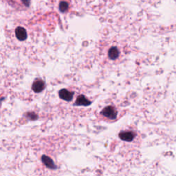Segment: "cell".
Here are the masks:
<instances>
[{"label":"cell","instance_id":"1","mask_svg":"<svg viewBox=\"0 0 176 176\" xmlns=\"http://www.w3.org/2000/svg\"><path fill=\"white\" fill-rule=\"evenodd\" d=\"M101 114L105 116V117L108 118L112 120H114L117 116V112L116 111V109L112 106H108L105 108L103 109L101 112Z\"/></svg>","mask_w":176,"mask_h":176},{"label":"cell","instance_id":"2","mask_svg":"<svg viewBox=\"0 0 176 176\" xmlns=\"http://www.w3.org/2000/svg\"><path fill=\"white\" fill-rule=\"evenodd\" d=\"M73 92H69L68 90L65 89H63L59 92V96H60V98L65 100V101H70V100H72V98H73Z\"/></svg>","mask_w":176,"mask_h":176},{"label":"cell","instance_id":"3","mask_svg":"<svg viewBox=\"0 0 176 176\" xmlns=\"http://www.w3.org/2000/svg\"><path fill=\"white\" fill-rule=\"evenodd\" d=\"M135 134L132 131H122L119 134V137L121 140L127 142H131L133 140Z\"/></svg>","mask_w":176,"mask_h":176},{"label":"cell","instance_id":"4","mask_svg":"<svg viewBox=\"0 0 176 176\" xmlns=\"http://www.w3.org/2000/svg\"><path fill=\"white\" fill-rule=\"evenodd\" d=\"M91 101H90L86 96H84L83 95H80L77 97V99L76 100V102H75V105L78 106H88L91 105Z\"/></svg>","mask_w":176,"mask_h":176},{"label":"cell","instance_id":"5","mask_svg":"<svg viewBox=\"0 0 176 176\" xmlns=\"http://www.w3.org/2000/svg\"><path fill=\"white\" fill-rule=\"evenodd\" d=\"M45 87V83L42 80H37L33 85V90L34 92L39 93L43 90Z\"/></svg>","mask_w":176,"mask_h":176},{"label":"cell","instance_id":"6","mask_svg":"<svg viewBox=\"0 0 176 176\" xmlns=\"http://www.w3.org/2000/svg\"><path fill=\"white\" fill-rule=\"evenodd\" d=\"M15 34H16L17 38L20 41H24L27 38L26 30L22 27L17 28L16 30H15Z\"/></svg>","mask_w":176,"mask_h":176},{"label":"cell","instance_id":"7","mask_svg":"<svg viewBox=\"0 0 176 176\" xmlns=\"http://www.w3.org/2000/svg\"><path fill=\"white\" fill-rule=\"evenodd\" d=\"M42 161L43 162V163L44 165H45L47 167L49 168V169H55L56 168V165H55L54 162H53V160L49 158L48 156H42Z\"/></svg>","mask_w":176,"mask_h":176},{"label":"cell","instance_id":"8","mask_svg":"<svg viewBox=\"0 0 176 176\" xmlns=\"http://www.w3.org/2000/svg\"><path fill=\"white\" fill-rule=\"evenodd\" d=\"M108 55L109 59H111L112 60H115L119 56V51L118 48H116V47H112L109 50Z\"/></svg>","mask_w":176,"mask_h":176},{"label":"cell","instance_id":"9","mask_svg":"<svg viewBox=\"0 0 176 176\" xmlns=\"http://www.w3.org/2000/svg\"><path fill=\"white\" fill-rule=\"evenodd\" d=\"M68 7L69 5L66 2H61L60 3V4H59V9H60V11L63 12H64L67 11L68 9Z\"/></svg>","mask_w":176,"mask_h":176}]
</instances>
